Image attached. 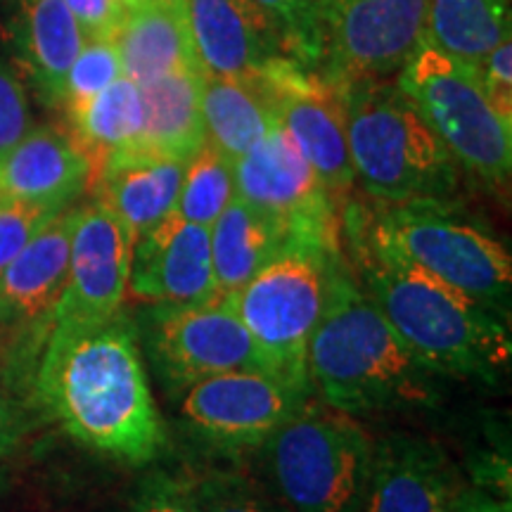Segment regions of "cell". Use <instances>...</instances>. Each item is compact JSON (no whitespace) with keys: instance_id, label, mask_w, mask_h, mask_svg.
<instances>
[{"instance_id":"22","label":"cell","mask_w":512,"mask_h":512,"mask_svg":"<svg viewBox=\"0 0 512 512\" xmlns=\"http://www.w3.org/2000/svg\"><path fill=\"white\" fill-rule=\"evenodd\" d=\"M185 166L174 159L110 157L91 185L93 200L105 204L138 240L176 209Z\"/></svg>"},{"instance_id":"33","label":"cell","mask_w":512,"mask_h":512,"mask_svg":"<svg viewBox=\"0 0 512 512\" xmlns=\"http://www.w3.org/2000/svg\"><path fill=\"white\" fill-rule=\"evenodd\" d=\"M131 512H202L195 479L150 472L131 498Z\"/></svg>"},{"instance_id":"26","label":"cell","mask_w":512,"mask_h":512,"mask_svg":"<svg viewBox=\"0 0 512 512\" xmlns=\"http://www.w3.org/2000/svg\"><path fill=\"white\" fill-rule=\"evenodd\" d=\"M69 133L91 162V185L107 159L126 150L143 124V100L138 83L121 76L91 102L67 114ZM91 190V188H88Z\"/></svg>"},{"instance_id":"37","label":"cell","mask_w":512,"mask_h":512,"mask_svg":"<svg viewBox=\"0 0 512 512\" xmlns=\"http://www.w3.org/2000/svg\"><path fill=\"white\" fill-rule=\"evenodd\" d=\"M448 512H512V501L491 494L486 489H479V486H475V489H465L463 486V491H460Z\"/></svg>"},{"instance_id":"13","label":"cell","mask_w":512,"mask_h":512,"mask_svg":"<svg viewBox=\"0 0 512 512\" xmlns=\"http://www.w3.org/2000/svg\"><path fill=\"white\" fill-rule=\"evenodd\" d=\"M259 81L273 117L302 150L330 195H347L356 178L339 88L290 60L275 64Z\"/></svg>"},{"instance_id":"19","label":"cell","mask_w":512,"mask_h":512,"mask_svg":"<svg viewBox=\"0 0 512 512\" xmlns=\"http://www.w3.org/2000/svg\"><path fill=\"white\" fill-rule=\"evenodd\" d=\"M88 188L91 162L72 133L62 128H29L0 152V197L64 211Z\"/></svg>"},{"instance_id":"20","label":"cell","mask_w":512,"mask_h":512,"mask_svg":"<svg viewBox=\"0 0 512 512\" xmlns=\"http://www.w3.org/2000/svg\"><path fill=\"white\" fill-rule=\"evenodd\" d=\"M74 209H64L0 271V328L53 316L69 273Z\"/></svg>"},{"instance_id":"24","label":"cell","mask_w":512,"mask_h":512,"mask_svg":"<svg viewBox=\"0 0 512 512\" xmlns=\"http://www.w3.org/2000/svg\"><path fill=\"white\" fill-rule=\"evenodd\" d=\"M290 238L278 216L235 195L209 226L216 297H233L264 268Z\"/></svg>"},{"instance_id":"34","label":"cell","mask_w":512,"mask_h":512,"mask_svg":"<svg viewBox=\"0 0 512 512\" xmlns=\"http://www.w3.org/2000/svg\"><path fill=\"white\" fill-rule=\"evenodd\" d=\"M29 128L31 110L24 83L8 62L0 60V152L15 145Z\"/></svg>"},{"instance_id":"36","label":"cell","mask_w":512,"mask_h":512,"mask_svg":"<svg viewBox=\"0 0 512 512\" xmlns=\"http://www.w3.org/2000/svg\"><path fill=\"white\" fill-rule=\"evenodd\" d=\"M86 41H114L126 22V8L119 0H64Z\"/></svg>"},{"instance_id":"35","label":"cell","mask_w":512,"mask_h":512,"mask_svg":"<svg viewBox=\"0 0 512 512\" xmlns=\"http://www.w3.org/2000/svg\"><path fill=\"white\" fill-rule=\"evenodd\" d=\"M479 76L491 107L498 117L512 124V41L496 46L479 64Z\"/></svg>"},{"instance_id":"10","label":"cell","mask_w":512,"mask_h":512,"mask_svg":"<svg viewBox=\"0 0 512 512\" xmlns=\"http://www.w3.org/2000/svg\"><path fill=\"white\" fill-rule=\"evenodd\" d=\"M138 339L171 392L228 370H261L259 354L233 304L211 297L192 304H147Z\"/></svg>"},{"instance_id":"21","label":"cell","mask_w":512,"mask_h":512,"mask_svg":"<svg viewBox=\"0 0 512 512\" xmlns=\"http://www.w3.org/2000/svg\"><path fill=\"white\" fill-rule=\"evenodd\" d=\"M204 76L207 74L202 69H185L138 86L143 100V124L133 145L117 155L174 159L188 164L207 143L202 119Z\"/></svg>"},{"instance_id":"3","label":"cell","mask_w":512,"mask_h":512,"mask_svg":"<svg viewBox=\"0 0 512 512\" xmlns=\"http://www.w3.org/2000/svg\"><path fill=\"white\" fill-rule=\"evenodd\" d=\"M311 392L349 415L430 406L434 377L363 292L344 256L330 271L323 313L309 342Z\"/></svg>"},{"instance_id":"28","label":"cell","mask_w":512,"mask_h":512,"mask_svg":"<svg viewBox=\"0 0 512 512\" xmlns=\"http://www.w3.org/2000/svg\"><path fill=\"white\" fill-rule=\"evenodd\" d=\"M233 197V162H228L211 143H204L185 166L174 211L183 219L209 228Z\"/></svg>"},{"instance_id":"7","label":"cell","mask_w":512,"mask_h":512,"mask_svg":"<svg viewBox=\"0 0 512 512\" xmlns=\"http://www.w3.org/2000/svg\"><path fill=\"white\" fill-rule=\"evenodd\" d=\"M396 86L413 100L460 169L491 188L508 185L512 124L491 107L479 67L444 53L425 38L399 69Z\"/></svg>"},{"instance_id":"31","label":"cell","mask_w":512,"mask_h":512,"mask_svg":"<svg viewBox=\"0 0 512 512\" xmlns=\"http://www.w3.org/2000/svg\"><path fill=\"white\" fill-rule=\"evenodd\" d=\"M195 489L202 512H294L283 498L233 472H211L195 479Z\"/></svg>"},{"instance_id":"25","label":"cell","mask_w":512,"mask_h":512,"mask_svg":"<svg viewBox=\"0 0 512 512\" xmlns=\"http://www.w3.org/2000/svg\"><path fill=\"white\" fill-rule=\"evenodd\" d=\"M202 119L207 143L235 162L266 136L275 117L261 81L204 76Z\"/></svg>"},{"instance_id":"23","label":"cell","mask_w":512,"mask_h":512,"mask_svg":"<svg viewBox=\"0 0 512 512\" xmlns=\"http://www.w3.org/2000/svg\"><path fill=\"white\" fill-rule=\"evenodd\" d=\"M114 43L124 76L138 86L166 74L202 69L185 15V0H150L143 8L131 10Z\"/></svg>"},{"instance_id":"11","label":"cell","mask_w":512,"mask_h":512,"mask_svg":"<svg viewBox=\"0 0 512 512\" xmlns=\"http://www.w3.org/2000/svg\"><path fill=\"white\" fill-rule=\"evenodd\" d=\"M311 394L264 370H228L181 392V418L197 437L223 451L266 446Z\"/></svg>"},{"instance_id":"39","label":"cell","mask_w":512,"mask_h":512,"mask_svg":"<svg viewBox=\"0 0 512 512\" xmlns=\"http://www.w3.org/2000/svg\"><path fill=\"white\" fill-rule=\"evenodd\" d=\"M121 5H124L126 8V12H131V10H138V8H143L145 3H150V0H119Z\"/></svg>"},{"instance_id":"15","label":"cell","mask_w":512,"mask_h":512,"mask_svg":"<svg viewBox=\"0 0 512 512\" xmlns=\"http://www.w3.org/2000/svg\"><path fill=\"white\" fill-rule=\"evenodd\" d=\"M143 304H192L216 297L209 228L164 216L133 242L128 290Z\"/></svg>"},{"instance_id":"4","label":"cell","mask_w":512,"mask_h":512,"mask_svg":"<svg viewBox=\"0 0 512 512\" xmlns=\"http://www.w3.org/2000/svg\"><path fill=\"white\" fill-rule=\"evenodd\" d=\"M339 93L354 178L370 197L451 200L460 166L396 81H358Z\"/></svg>"},{"instance_id":"18","label":"cell","mask_w":512,"mask_h":512,"mask_svg":"<svg viewBox=\"0 0 512 512\" xmlns=\"http://www.w3.org/2000/svg\"><path fill=\"white\" fill-rule=\"evenodd\" d=\"M5 41L19 79L29 81L43 105L60 110L69 67L86 43L64 0H12Z\"/></svg>"},{"instance_id":"30","label":"cell","mask_w":512,"mask_h":512,"mask_svg":"<svg viewBox=\"0 0 512 512\" xmlns=\"http://www.w3.org/2000/svg\"><path fill=\"white\" fill-rule=\"evenodd\" d=\"M283 38L287 57L316 72L320 60L318 0H252Z\"/></svg>"},{"instance_id":"12","label":"cell","mask_w":512,"mask_h":512,"mask_svg":"<svg viewBox=\"0 0 512 512\" xmlns=\"http://www.w3.org/2000/svg\"><path fill=\"white\" fill-rule=\"evenodd\" d=\"M233 181L235 195L278 216L290 235L342 238L335 197L278 119L252 150L235 159Z\"/></svg>"},{"instance_id":"29","label":"cell","mask_w":512,"mask_h":512,"mask_svg":"<svg viewBox=\"0 0 512 512\" xmlns=\"http://www.w3.org/2000/svg\"><path fill=\"white\" fill-rule=\"evenodd\" d=\"M121 76H124V67H121L117 43L86 41L69 67L60 110H64V114L81 110L86 102L110 88Z\"/></svg>"},{"instance_id":"9","label":"cell","mask_w":512,"mask_h":512,"mask_svg":"<svg viewBox=\"0 0 512 512\" xmlns=\"http://www.w3.org/2000/svg\"><path fill=\"white\" fill-rule=\"evenodd\" d=\"M427 38V0H318L316 74L342 88L399 74Z\"/></svg>"},{"instance_id":"27","label":"cell","mask_w":512,"mask_h":512,"mask_svg":"<svg viewBox=\"0 0 512 512\" xmlns=\"http://www.w3.org/2000/svg\"><path fill=\"white\" fill-rule=\"evenodd\" d=\"M510 0H427V41L467 64L510 38Z\"/></svg>"},{"instance_id":"32","label":"cell","mask_w":512,"mask_h":512,"mask_svg":"<svg viewBox=\"0 0 512 512\" xmlns=\"http://www.w3.org/2000/svg\"><path fill=\"white\" fill-rule=\"evenodd\" d=\"M57 214L60 211L43 207V204L0 197V271Z\"/></svg>"},{"instance_id":"5","label":"cell","mask_w":512,"mask_h":512,"mask_svg":"<svg viewBox=\"0 0 512 512\" xmlns=\"http://www.w3.org/2000/svg\"><path fill=\"white\" fill-rule=\"evenodd\" d=\"M339 256V238L290 235L240 292L226 297L252 337L261 370L302 394H313L306 356Z\"/></svg>"},{"instance_id":"14","label":"cell","mask_w":512,"mask_h":512,"mask_svg":"<svg viewBox=\"0 0 512 512\" xmlns=\"http://www.w3.org/2000/svg\"><path fill=\"white\" fill-rule=\"evenodd\" d=\"M136 238L105 204L74 207L69 273L50 323H98L121 313Z\"/></svg>"},{"instance_id":"16","label":"cell","mask_w":512,"mask_h":512,"mask_svg":"<svg viewBox=\"0 0 512 512\" xmlns=\"http://www.w3.org/2000/svg\"><path fill=\"white\" fill-rule=\"evenodd\" d=\"M185 15L207 76L259 81L290 60L278 29L252 0H185Z\"/></svg>"},{"instance_id":"2","label":"cell","mask_w":512,"mask_h":512,"mask_svg":"<svg viewBox=\"0 0 512 512\" xmlns=\"http://www.w3.org/2000/svg\"><path fill=\"white\" fill-rule=\"evenodd\" d=\"M339 235H347L358 285L432 373L501 380L512 356L501 306L470 297L370 238L356 207L347 209Z\"/></svg>"},{"instance_id":"8","label":"cell","mask_w":512,"mask_h":512,"mask_svg":"<svg viewBox=\"0 0 512 512\" xmlns=\"http://www.w3.org/2000/svg\"><path fill=\"white\" fill-rule=\"evenodd\" d=\"M266 446L280 498L294 512L361 508L373 441L354 415L306 399Z\"/></svg>"},{"instance_id":"17","label":"cell","mask_w":512,"mask_h":512,"mask_svg":"<svg viewBox=\"0 0 512 512\" xmlns=\"http://www.w3.org/2000/svg\"><path fill=\"white\" fill-rule=\"evenodd\" d=\"M463 484L441 446L392 434L373 446L358 512H448Z\"/></svg>"},{"instance_id":"1","label":"cell","mask_w":512,"mask_h":512,"mask_svg":"<svg viewBox=\"0 0 512 512\" xmlns=\"http://www.w3.org/2000/svg\"><path fill=\"white\" fill-rule=\"evenodd\" d=\"M36 373L46 411L81 446L128 465L152 463L166 427L140 356L138 328L124 313L98 323H50Z\"/></svg>"},{"instance_id":"38","label":"cell","mask_w":512,"mask_h":512,"mask_svg":"<svg viewBox=\"0 0 512 512\" xmlns=\"http://www.w3.org/2000/svg\"><path fill=\"white\" fill-rule=\"evenodd\" d=\"M19 434V425H17V415L12 411L10 399L5 396L3 387H0V456L10 451L12 444L17 441Z\"/></svg>"},{"instance_id":"6","label":"cell","mask_w":512,"mask_h":512,"mask_svg":"<svg viewBox=\"0 0 512 512\" xmlns=\"http://www.w3.org/2000/svg\"><path fill=\"white\" fill-rule=\"evenodd\" d=\"M356 211L370 238L394 249L422 271L486 304L503 309L508 302L510 252L453 207L451 200L380 204L373 214L358 207Z\"/></svg>"}]
</instances>
